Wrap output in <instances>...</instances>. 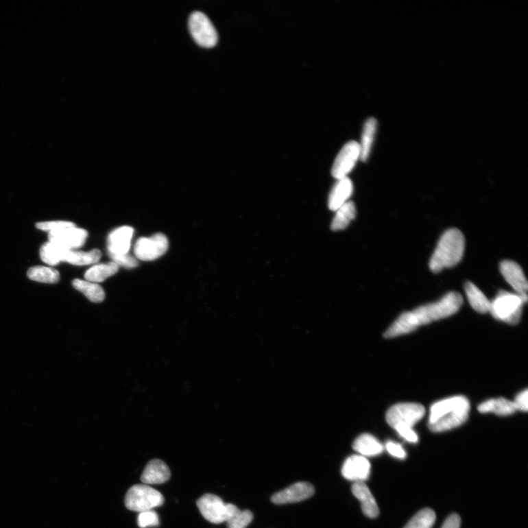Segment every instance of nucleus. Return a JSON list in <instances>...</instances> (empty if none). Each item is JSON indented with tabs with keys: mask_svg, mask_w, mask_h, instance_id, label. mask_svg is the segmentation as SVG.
<instances>
[{
	"mask_svg": "<svg viewBox=\"0 0 528 528\" xmlns=\"http://www.w3.org/2000/svg\"><path fill=\"white\" fill-rule=\"evenodd\" d=\"M470 409V401L466 396H453L437 401L430 409L429 429L440 433L457 428L468 420Z\"/></svg>",
	"mask_w": 528,
	"mask_h": 528,
	"instance_id": "f257e3e1",
	"label": "nucleus"
},
{
	"mask_svg": "<svg viewBox=\"0 0 528 528\" xmlns=\"http://www.w3.org/2000/svg\"><path fill=\"white\" fill-rule=\"evenodd\" d=\"M466 250V239L457 228H451L442 235L429 262L430 269L434 273L457 265Z\"/></svg>",
	"mask_w": 528,
	"mask_h": 528,
	"instance_id": "f03ea898",
	"label": "nucleus"
},
{
	"mask_svg": "<svg viewBox=\"0 0 528 528\" xmlns=\"http://www.w3.org/2000/svg\"><path fill=\"white\" fill-rule=\"evenodd\" d=\"M463 298L457 292L447 293L438 302L420 306L413 311L419 326L428 324L457 313L461 307Z\"/></svg>",
	"mask_w": 528,
	"mask_h": 528,
	"instance_id": "7ed1b4c3",
	"label": "nucleus"
},
{
	"mask_svg": "<svg viewBox=\"0 0 528 528\" xmlns=\"http://www.w3.org/2000/svg\"><path fill=\"white\" fill-rule=\"evenodd\" d=\"M527 301V295L500 291L491 302L490 313L496 320L514 325L520 321L523 305Z\"/></svg>",
	"mask_w": 528,
	"mask_h": 528,
	"instance_id": "20e7f679",
	"label": "nucleus"
},
{
	"mask_svg": "<svg viewBox=\"0 0 528 528\" xmlns=\"http://www.w3.org/2000/svg\"><path fill=\"white\" fill-rule=\"evenodd\" d=\"M163 495L146 484L133 485L126 493L125 505L129 510L136 512L151 511L164 504Z\"/></svg>",
	"mask_w": 528,
	"mask_h": 528,
	"instance_id": "39448f33",
	"label": "nucleus"
},
{
	"mask_svg": "<svg viewBox=\"0 0 528 528\" xmlns=\"http://www.w3.org/2000/svg\"><path fill=\"white\" fill-rule=\"evenodd\" d=\"M200 514L211 523L221 524L226 523L239 510L237 507L231 503H226L218 496L206 494L197 501Z\"/></svg>",
	"mask_w": 528,
	"mask_h": 528,
	"instance_id": "423d86ee",
	"label": "nucleus"
},
{
	"mask_svg": "<svg viewBox=\"0 0 528 528\" xmlns=\"http://www.w3.org/2000/svg\"><path fill=\"white\" fill-rule=\"evenodd\" d=\"M426 409L416 403H400L390 407L387 411V424L395 429L398 426L413 428L424 417Z\"/></svg>",
	"mask_w": 528,
	"mask_h": 528,
	"instance_id": "0eeeda50",
	"label": "nucleus"
},
{
	"mask_svg": "<svg viewBox=\"0 0 528 528\" xmlns=\"http://www.w3.org/2000/svg\"><path fill=\"white\" fill-rule=\"evenodd\" d=\"M190 33L196 43L205 48L214 47L218 41L216 28L208 17L202 12H196L189 19Z\"/></svg>",
	"mask_w": 528,
	"mask_h": 528,
	"instance_id": "6e6552de",
	"label": "nucleus"
},
{
	"mask_svg": "<svg viewBox=\"0 0 528 528\" xmlns=\"http://www.w3.org/2000/svg\"><path fill=\"white\" fill-rule=\"evenodd\" d=\"M360 158V143L355 141L346 143L335 158L332 167L333 176L337 180L347 177Z\"/></svg>",
	"mask_w": 528,
	"mask_h": 528,
	"instance_id": "1a4fd4ad",
	"label": "nucleus"
},
{
	"mask_svg": "<svg viewBox=\"0 0 528 528\" xmlns=\"http://www.w3.org/2000/svg\"><path fill=\"white\" fill-rule=\"evenodd\" d=\"M168 247L166 236L158 233L151 237H142L137 240L134 245V255L141 261H151L165 255Z\"/></svg>",
	"mask_w": 528,
	"mask_h": 528,
	"instance_id": "9d476101",
	"label": "nucleus"
},
{
	"mask_svg": "<svg viewBox=\"0 0 528 528\" xmlns=\"http://www.w3.org/2000/svg\"><path fill=\"white\" fill-rule=\"evenodd\" d=\"M88 232L76 226L50 232L49 240L67 250H75L82 247L88 238Z\"/></svg>",
	"mask_w": 528,
	"mask_h": 528,
	"instance_id": "9b49d317",
	"label": "nucleus"
},
{
	"mask_svg": "<svg viewBox=\"0 0 528 528\" xmlns=\"http://www.w3.org/2000/svg\"><path fill=\"white\" fill-rule=\"evenodd\" d=\"M314 493L315 490L311 483L298 482L274 494L272 497V501L278 505L298 503L311 498Z\"/></svg>",
	"mask_w": 528,
	"mask_h": 528,
	"instance_id": "f8f14e48",
	"label": "nucleus"
},
{
	"mask_svg": "<svg viewBox=\"0 0 528 528\" xmlns=\"http://www.w3.org/2000/svg\"><path fill=\"white\" fill-rule=\"evenodd\" d=\"M343 477L356 482H364L371 474V463L361 455H352L346 459L341 469Z\"/></svg>",
	"mask_w": 528,
	"mask_h": 528,
	"instance_id": "ddd939ff",
	"label": "nucleus"
},
{
	"mask_svg": "<svg viewBox=\"0 0 528 528\" xmlns=\"http://www.w3.org/2000/svg\"><path fill=\"white\" fill-rule=\"evenodd\" d=\"M134 229L130 226H123L115 229L108 239V249L111 258L128 254Z\"/></svg>",
	"mask_w": 528,
	"mask_h": 528,
	"instance_id": "4468645a",
	"label": "nucleus"
},
{
	"mask_svg": "<svg viewBox=\"0 0 528 528\" xmlns=\"http://www.w3.org/2000/svg\"><path fill=\"white\" fill-rule=\"evenodd\" d=\"M501 272L504 279L516 291V293H527L528 289L525 274L519 265L512 261L505 260L501 263Z\"/></svg>",
	"mask_w": 528,
	"mask_h": 528,
	"instance_id": "2eb2a0df",
	"label": "nucleus"
},
{
	"mask_svg": "<svg viewBox=\"0 0 528 528\" xmlns=\"http://www.w3.org/2000/svg\"><path fill=\"white\" fill-rule=\"evenodd\" d=\"M171 472L167 464L160 459H153L147 464L141 475L144 484H162L171 479Z\"/></svg>",
	"mask_w": 528,
	"mask_h": 528,
	"instance_id": "dca6fc26",
	"label": "nucleus"
},
{
	"mask_svg": "<svg viewBox=\"0 0 528 528\" xmlns=\"http://www.w3.org/2000/svg\"><path fill=\"white\" fill-rule=\"evenodd\" d=\"M352 491L355 498L360 501L363 513L368 518H376L379 514V507L374 495L365 482L354 483Z\"/></svg>",
	"mask_w": 528,
	"mask_h": 528,
	"instance_id": "f3484780",
	"label": "nucleus"
},
{
	"mask_svg": "<svg viewBox=\"0 0 528 528\" xmlns=\"http://www.w3.org/2000/svg\"><path fill=\"white\" fill-rule=\"evenodd\" d=\"M353 193V184L348 177L339 179L331 190L329 197V208L337 211L348 202Z\"/></svg>",
	"mask_w": 528,
	"mask_h": 528,
	"instance_id": "a211bd4d",
	"label": "nucleus"
},
{
	"mask_svg": "<svg viewBox=\"0 0 528 528\" xmlns=\"http://www.w3.org/2000/svg\"><path fill=\"white\" fill-rule=\"evenodd\" d=\"M419 324L413 311L401 314L396 321L385 333L386 339H393L403 335H407L416 331Z\"/></svg>",
	"mask_w": 528,
	"mask_h": 528,
	"instance_id": "6ab92c4d",
	"label": "nucleus"
},
{
	"mask_svg": "<svg viewBox=\"0 0 528 528\" xmlns=\"http://www.w3.org/2000/svg\"><path fill=\"white\" fill-rule=\"evenodd\" d=\"M353 448L365 458L379 456L384 451L382 443L369 434L359 436L353 443Z\"/></svg>",
	"mask_w": 528,
	"mask_h": 528,
	"instance_id": "aec40b11",
	"label": "nucleus"
},
{
	"mask_svg": "<svg viewBox=\"0 0 528 528\" xmlns=\"http://www.w3.org/2000/svg\"><path fill=\"white\" fill-rule=\"evenodd\" d=\"M464 290L472 308L475 311L481 313L490 311L491 302L475 285L468 281L464 285Z\"/></svg>",
	"mask_w": 528,
	"mask_h": 528,
	"instance_id": "412c9836",
	"label": "nucleus"
},
{
	"mask_svg": "<svg viewBox=\"0 0 528 528\" xmlns=\"http://www.w3.org/2000/svg\"><path fill=\"white\" fill-rule=\"evenodd\" d=\"M377 121L374 118L368 119L363 125L361 146V160L363 162L368 160L371 154L375 135L377 130Z\"/></svg>",
	"mask_w": 528,
	"mask_h": 528,
	"instance_id": "4be33fe9",
	"label": "nucleus"
},
{
	"mask_svg": "<svg viewBox=\"0 0 528 528\" xmlns=\"http://www.w3.org/2000/svg\"><path fill=\"white\" fill-rule=\"evenodd\" d=\"M119 266L115 262L101 263L90 268L86 274L84 278L92 283H101L106 279L114 276L118 272Z\"/></svg>",
	"mask_w": 528,
	"mask_h": 528,
	"instance_id": "5701e85b",
	"label": "nucleus"
},
{
	"mask_svg": "<svg viewBox=\"0 0 528 528\" xmlns=\"http://www.w3.org/2000/svg\"><path fill=\"white\" fill-rule=\"evenodd\" d=\"M69 250L49 241L40 248V256L41 260L49 265L56 266L60 262H64Z\"/></svg>",
	"mask_w": 528,
	"mask_h": 528,
	"instance_id": "b1692460",
	"label": "nucleus"
},
{
	"mask_svg": "<svg viewBox=\"0 0 528 528\" xmlns=\"http://www.w3.org/2000/svg\"><path fill=\"white\" fill-rule=\"evenodd\" d=\"M72 286L86 296L92 302L100 303L105 299V292L97 283L75 279L73 280Z\"/></svg>",
	"mask_w": 528,
	"mask_h": 528,
	"instance_id": "393cba45",
	"label": "nucleus"
},
{
	"mask_svg": "<svg viewBox=\"0 0 528 528\" xmlns=\"http://www.w3.org/2000/svg\"><path fill=\"white\" fill-rule=\"evenodd\" d=\"M101 257V252L97 249L89 252H81L77 250H69L64 262L76 266H86L89 264L97 263Z\"/></svg>",
	"mask_w": 528,
	"mask_h": 528,
	"instance_id": "a878e982",
	"label": "nucleus"
},
{
	"mask_svg": "<svg viewBox=\"0 0 528 528\" xmlns=\"http://www.w3.org/2000/svg\"><path fill=\"white\" fill-rule=\"evenodd\" d=\"M333 219L331 228L334 231L345 229L356 216V208L353 202H347L337 209Z\"/></svg>",
	"mask_w": 528,
	"mask_h": 528,
	"instance_id": "bb28decb",
	"label": "nucleus"
},
{
	"mask_svg": "<svg viewBox=\"0 0 528 528\" xmlns=\"http://www.w3.org/2000/svg\"><path fill=\"white\" fill-rule=\"evenodd\" d=\"M27 277L36 282L53 284L60 280V273L56 269L38 266L28 270Z\"/></svg>",
	"mask_w": 528,
	"mask_h": 528,
	"instance_id": "cd10ccee",
	"label": "nucleus"
},
{
	"mask_svg": "<svg viewBox=\"0 0 528 528\" xmlns=\"http://www.w3.org/2000/svg\"><path fill=\"white\" fill-rule=\"evenodd\" d=\"M436 521V514L431 509L420 510L404 528H431Z\"/></svg>",
	"mask_w": 528,
	"mask_h": 528,
	"instance_id": "c85d7f7f",
	"label": "nucleus"
},
{
	"mask_svg": "<svg viewBox=\"0 0 528 528\" xmlns=\"http://www.w3.org/2000/svg\"><path fill=\"white\" fill-rule=\"evenodd\" d=\"M516 411L517 409L514 401L504 398L493 399L491 413L499 416H507L514 414Z\"/></svg>",
	"mask_w": 528,
	"mask_h": 528,
	"instance_id": "c756f323",
	"label": "nucleus"
},
{
	"mask_svg": "<svg viewBox=\"0 0 528 528\" xmlns=\"http://www.w3.org/2000/svg\"><path fill=\"white\" fill-rule=\"evenodd\" d=\"M253 520V514L249 510L238 512L226 522L228 528H247Z\"/></svg>",
	"mask_w": 528,
	"mask_h": 528,
	"instance_id": "7c9ffc66",
	"label": "nucleus"
},
{
	"mask_svg": "<svg viewBox=\"0 0 528 528\" xmlns=\"http://www.w3.org/2000/svg\"><path fill=\"white\" fill-rule=\"evenodd\" d=\"M137 524L141 528L157 527L160 525V518L156 512L146 511L139 514Z\"/></svg>",
	"mask_w": 528,
	"mask_h": 528,
	"instance_id": "2f4dec72",
	"label": "nucleus"
},
{
	"mask_svg": "<svg viewBox=\"0 0 528 528\" xmlns=\"http://www.w3.org/2000/svg\"><path fill=\"white\" fill-rule=\"evenodd\" d=\"M75 225L68 221H49L38 223L36 228L39 230L50 232L59 230L63 228L75 226Z\"/></svg>",
	"mask_w": 528,
	"mask_h": 528,
	"instance_id": "473e14b6",
	"label": "nucleus"
},
{
	"mask_svg": "<svg viewBox=\"0 0 528 528\" xmlns=\"http://www.w3.org/2000/svg\"><path fill=\"white\" fill-rule=\"evenodd\" d=\"M385 448L390 455L394 457L399 459H405L407 457L406 451L399 443L389 441L386 443Z\"/></svg>",
	"mask_w": 528,
	"mask_h": 528,
	"instance_id": "72a5a7b5",
	"label": "nucleus"
},
{
	"mask_svg": "<svg viewBox=\"0 0 528 528\" xmlns=\"http://www.w3.org/2000/svg\"><path fill=\"white\" fill-rule=\"evenodd\" d=\"M394 429L406 441L414 443V444L418 442V436L413 428L407 426H398Z\"/></svg>",
	"mask_w": 528,
	"mask_h": 528,
	"instance_id": "f704fd0d",
	"label": "nucleus"
},
{
	"mask_svg": "<svg viewBox=\"0 0 528 528\" xmlns=\"http://www.w3.org/2000/svg\"><path fill=\"white\" fill-rule=\"evenodd\" d=\"M112 259L113 262L117 264V265L123 267L125 268L131 269L139 266V262H137L136 259L129 254L114 257Z\"/></svg>",
	"mask_w": 528,
	"mask_h": 528,
	"instance_id": "c9c22d12",
	"label": "nucleus"
},
{
	"mask_svg": "<svg viewBox=\"0 0 528 528\" xmlns=\"http://www.w3.org/2000/svg\"><path fill=\"white\" fill-rule=\"evenodd\" d=\"M517 410L523 411H527L528 409V392L527 389H525L516 396L515 400L514 401Z\"/></svg>",
	"mask_w": 528,
	"mask_h": 528,
	"instance_id": "e433bc0d",
	"label": "nucleus"
},
{
	"mask_svg": "<svg viewBox=\"0 0 528 528\" xmlns=\"http://www.w3.org/2000/svg\"><path fill=\"white\" fill-rule=\"evenodd\" d=\"M460 516L457 514H453L448 517L442 528H460Z\"/></svg>",
	"mask_w": 528,
	"mask_h": 528,
	"instance_id": "4c0bfd02",
	"label": "nucleus"
}]
</instances>
